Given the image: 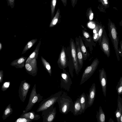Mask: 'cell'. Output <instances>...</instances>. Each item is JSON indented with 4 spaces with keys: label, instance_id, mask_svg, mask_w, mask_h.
Returning a JSON list of instances; mask_svg holds the SVG:
<instances>
[{
    "label": "cell",
    "instance_id": "cell-29",
    "mask_svg": "<svg viewBox=\"0 0 122 122\" xmlns=\"http://www.w3.org/2000/svg\"><path fill=\"white\" fill-rule=\"evenodd\" d=\"M82 34L84 36L87 41L89 42L91 41L90 36L88 32L85 30H82Z\"/></svg>",
    "mask_w": 122,
    "mask_h": 122
},
{
    "label": "cell",
    "instance_id": "cell-28",
    "mask_svg": "<svg viewBox=\"0 0 122 122\" xmlns=\"http://www.w3.org/2000/svg\"><path fill=\"white\" fill-rule=\"evenodd\" d=\"M10 85V82L9 81H6L3 83L2 85L1 89V90L4 92L7 90L9 87Z\"/></svg>",
    "mask_w": 122,
    "mask_h": 122
},
{
    "label": "cell",
    "instance_id": "cell-31",
    "mask_svg": "<svg viewBox=\"0 0 122 122\" xmlns=\"http://www.w3.org/2000/svg\"><path fill=\"white\" fill-rule=\"evenodd\" d=\"M99 30V25H97L93 30V34L98 33Z\"/></svg>",
    "mask_w": 122,
    "mask_h": 122
},
{
    "label": "cell",
    "instance_id": "cell-17",
    "mask_svg": "<svg viewBox=\"0 0 122 122\" xmlns=\"http://www.w3.org/2000/svg\"><path fill=\"white\" fill-rule=\"evenodd\" d=\"M20 117H24L34 121L38 120L41 117L39 115L36 114L33 111L25 113L23 112Z\"/></svg>",
    "mask_w": 122,
    "mask_h": 122
},
{
    "label": "cell",
    "instance_id": "cell-8",
    "mask_svg": "<svg viewBox=\"0 0 122 122\" xmlns=\"http://www.w3.org/2000/svg\"><path fill=\"white\" fill-rule=\"evenodd\" d=\"M99 43L102 51L107 57H109L110 54L109 39L105 29L100 42Z\"/></svg>",
    "mask_w": 122,
    "mask_h": 122
},
{
    "label": "cell",
    "instance_id": "cell-35",
    "mask_svg": "<svg viewBox=\"0 0 122 122\" xmlns=\"http://www.w3.org/2000/svg\"><path fill=\"white\" fill-rule=\"evenodd\" d=\"M33 44V43L32 41H30L29 42L27 43V46L28 47V48L29 49L32 46Z\"/></svg>",
    "mask_w": 122,
    "mask_h": 122
},
{
    "label": "cell",
    "instance_id": "cell-18",
    "mask_svg": "<svg viewBox=\"0 0 122 122\" xmlns=\"http://www.w3.org/2000/svg\"><path fill=\"white\" fill-rule=\"evenodd\" d=\"M79 97L82 108V113H83L88 107L87 97L85 94L83 92Z\"/></svg>",
    "mask_w": 122,
    "mask_h": 122
},
{
    "label": "cell",
    "instance_id": "cell-6",
    "mask_svg": "<svg viewBox=\"0 0 122 122\" xmlns=\"http://www.w3.org/2000/svg\"><path fill=\"white\" fill-rule=\"evenodd\" d=\"M52 105L42 111L41 116L43 122H52L55 119L56 113V107Z\"/></svg>",
    "mask_w": 122,
    "mask_h": 122
},
{
    "label": "cell",
    "instance_id": "cell-37",
    "mask_svg": "<svg viewBox=\"0 0 122 122\" xmlns=\"http://www.w3.org/2000/svg\"><path fill=\"white\" fill-rule=\"evenodd\" d=\"M8 1L11 5H12L14 3V2L15 0H8Z\"/></svg>",
    "mask_w": 122,
    "mask_h": 122
},
{
    "label": "cell",
    "instance_id": "cell-36",
    "mask_svg": "<svg viewBox=\"0 0 122 122\" xmlns=\"http://www.w3.org/2000/svg\"><path fill=\"white\" fill-rule=\"evenodd\" d=\"M24 61V59L23 58H20L18 61V63L19 64H20L23 62Z\"/></svg>",
    "mask_w": 122,
    "mask_h": 122
},
{
    "label": "cell",
    "instance_id": "cell-26",
    "mask_svg": "<svg viewBox=\"0 0 122 122\" xmlns=\"http://www.w3.org/2000/svg\"><path fill=\"white\" fill-rule=\"evenodd\" d=\"M56 3V0H51V8L52 19L54 15Z\"/></svg>",
    "mask_w": 122,
    "mask_h": 122
},
{
    "label": "cell",
    "instance_id": "cell-16",
    "mask_svg": "<svg viewBox=\"0 0 122 122\" xmlns=\"http://www.w3.org/2000/svg\"><path fill=\"white\" fill-rule=\"evenodd\" d=\"M82 113V109L80 103V98H77L74 103L73 112V113L75 116L81 115Z\"/></svg>",
    "mask_w": 122,
    "mask_h": 122
},
{
    "label": "cell",
    "instance_id": "cell-19",
    "mask_svg": "<svg viewBox=\"0 0 122 122\" xmlns=\"http://www.w3.org/2000/svg\"><path fill=\"white\" fill-rule=\"evenodd\" d=\"M96 118L97 122H105V116L102 108L100 106L98 111H97Z\"/></svg>",
    "mask_w": 122,
    "mask_h": 122
},
{
    "label": "cell",
    "instance_id": "cell-32",
    "mask_svg": "<svg viewBox=\"0 0 122 122\" xmlns=\"http://www.w3.org/2000/svg\"><path fill=\"white\" fill-rule=\"evenodd\" d=\"M3 72L2 70L0 71V83H1L3 82Z\"/></svg>",
    "mask_w": 122,
    "mask_h": 122
},
{
    "label": "cell",
    "instance_id": "cell-23",
    "mask_svg": "<svg viewBox=\"0 0 122 122\" xmlns=\"http://www.w3.org/2000/svg\"><path fill=\"white\" fill-rule=\"evenodd\" d=\"M60 14L59 9L57 10L55 16L52 20L50 25V27H52L55 25L58 22Z\"/></svg>",
    "mask_w": 122,
    "mask_h": 122
},
{
    "label": "cell",
    "instance_id": "cell-7",
    "mask_svg": "<svg viewBox=\"0 0 122 122\" xmlns=\"http://www.w3.org/2000/svg\"><path fill=\"white\" fill-rule=\"evenodd\" d=\"M72 84L71 79L69 73L66 71L63 70V72L61 75L60 86L65 90L69 92L71 85Z\"/></svg>",
    "mask_w": 122,
    "mask_h": 122
},
{
    "label": "cell",
    "instance_id": "cell-34",
    "mask_svg": "<svg viewBox=\"0 0 122 122\" xmlns=\"http://www.w3.org/2000/svg\"><path fill=\"white\" fill-rule=\"evenodd\" d=\"M77 0H71L72 5L73 7H74L76 4Z\"/></svg>",
    "mask_w": 122,
    "mask_h": 122
},
{
    "label": "cell",
    "instance_id": "cell-15",
    "mask_svg": "<svg viewBox=\"0 0 122 122\" xmlns=\"http://www.w3.org/2000/svg\"><path fill=\"white\" fill-rule=\"evenodd\" d=\"M76 45L77 46V54L78 63L80 65L79 67V71L82 68L83 64V55L80 48L79 41L78 40H76Z\"/></svg>",
    "mask_w": 122,
    "mask_h": 122
},
{
    "label": "cell",
    "instance_id": "cell-4",
    "mask_svg": "<svg viewBox=\"0 0 122 122\" xmlns=\"http://www.w3.org/2000/svg\"><path fill=\"white\" fill-rule=\"evenodd\" d=\"M43 96L40 94L37 93L36 89V85L35 84L31 90L29 98L28 104L25 110L23 112L25 113L30 110L36 103H39L42 100Z\"/></svg>",
    "mask_w": 122,
    "mask_h": 122
},
{
    "label": "cell",
    "instance_id": "cell-13",
    "mask_svg": "<svg viewBox=\"0 0 122 122\" xmlns=\"http://www.w3.org/2000/svg\"><path fill=\"white\" fill-rule=\"evenodd\" d=\"M60 68L63 69L67 66V60L65 50L62 48L60 53L58 61Z\"/></svg>",
    "mask_w": 122,
    "mask_h": 122
},
{
    "label": "cell",
    "instance_id": "cell-22",
    "mask_svg": "<svg viewBox=\"0 0 122 122\" xmlns=\"http://www.w3.org/2000/svg\"><path fill=\"white\" fill-rule=\"evenodd\" d=\"M99 2L101 3V11L106 13L105 10L109 7V2L108 0H99Z\"/></svg>",
    "mask_w": 122,
    "mask_h": 122
},
{
    "label": "cell",
    "instance_id": "cell-1",
    "mask_svg": "<svg viewBox=\"0 0 122 122\" xmlns=\"http://www.w3.org/2000/svg\"><path fill=\"white\" fill-rule=\"evenodd\" d=\"M57 102L60 113L63 114H66L70 112L73 113L74 103L71 98L65 92L62 93Z\"/></svg>",
    "mask_w": 122,
    "mask_h": 122
},
{
    "label": "cell",
    "instance_id": "cell-24",
    "mask_svg": "<svg viewBox=\"0 0 122 122\" xmlns=\"http://www.w3.org/2000/svg\"><path fill=\"white\" fill-rule=\"evenodd\" d=\"M116 89L118 95L122 94V76L120 77L118 82Z\"/></svg>",
    "mask_w": 122,
    "mask_h": 122
},
{
    "label": "cell",
    "instance_id": "cell-12",
    "mask_svg": "<svg viewBox=\"0 0 122 122\" xmlns=\"http://www.w3.org/2000/svg\"><path fill=\"white\" fill-rule=\"evenodd\" d=\"M96 94L95 84L93 83L89 89V94H86L88 101V107H90L93 104Z\"/></svg>",
    "mask_w": 122,
    "mask_h": 122
},
{
    "label": "cell",
    "instance_id": "cell-30",
    "mask_svg": "<svg viewBox=\"0 0 122 122\" xmlns=\"http://www.w3.org/2000/svg\"><path fill=\"white\" fill-rule=\"evenodd\" d=\"M45 66L46 70L48 72L50 75L51 76V71L50 65L48 62L46 61L45 63Z\"/></svg>",
    "mask_w": 122,
    "mask_h": 122
},
{
    "label": "cell",
    "instance_id": "cell-2",
    "mask_svg": "<svg viewBox=\"0 0 122 122\" xmlns=\"http://www.w3.org/2000/svg\"><path fill=\"white\" fill-rule=\"evenodd\" d=\"M108 35L113 44L117 60L119 61L120 60L118 48L119 39L118 36L117 28L114 23L113 22L109 19H108Z\"/></svg>",
    "mask_w": 122,
    "mask_h": 122
},
{
    "label": "cell",
    "instance_id": "cell-27",
    "mask_svg": "<svg viewBox=\"0 0 122 122\" xmlns=\"http://www.w3.org/2000/svg\"><path fill=\"white\" fill-rule=\"evenodd\" d=\"M33 120L30 119H27L23 117L18 118L15 122H31Z\"/></svg>",
    "mask_w": 122,
    "mask_h": 122
},
{
    "label": "cell",
    "instance_id": "cell-14",
    "mask_svg": "<svg viewBox=\"0 0 122 122\" xmlns=\"http://www.w3.org/2000/svg\"><path fill=\"white\" fill-rule=\"evenodd\" d=\"M117 108L114 113L117 122H120V118L122 113V99L118 95L117 100Z\"/></svg>",
    "mask_w": 122,
    "mask_h": 122
},
{
    "label": "cell",
    "instance_id": "cell-38",
    "mask_svg": "<svg viewBox=\"0 0 122 122\" xmlns=\"http://www.w3.org/2000/svg\"><path fill=\"white\" fill-rule=\"evenodd\" d=\"M67 0H61V1L64 6H66Z\"/></svg>",
    "mask_w": 122,
    "mask_h": 122
},
{
    "label": "cell",
    "instance_id": "cell-9",
    "mask_svg": "<svg viewBox=\"0 0 122 122\" xmlns=\"http://www.w3.org/2000/svg\"><path fill=\"white\" fill-rule=\"evenodd\" d=\"M30 87V84L26 82V80L21 81L19 88L18 93L20 100L22 102H25Z\"/></svg>",
    "mask_w": 122,
    "mask_h": 122
},
{
    "label": "cell",
    "instance_id": "cell-5",
    "mask_svg": "<svg viewBox=\"0 0 122 122\" xmlns=\"http://www.w3.org/2000/svg\"><path fill=\"white\" fill-rule=\"evenodd\" d=\"M99 61L97 58L95 59L90 66L85 69L82 76L80 85L83 84L92 75L96 70Z\"/></svg>",
    "mask_w": 122,
    "mask_h": 122
},
{
    "label": "cell",
    "instance_id": "cell-41",
    "mask_svg": "<svg viewBox=\"0 0 122 122\" xmlns=\"http://www.w3.org/2000/svg\"><path fill=\"white\" fill-rule=\"evenodd\" d=\"M120 122H122V113L121 114L120 118Z\"/></svg>",
    "mask_w": 122,
    "mask_h": 122
},
{
    "label": "cell",
    "instance_id": "cell-42",
    "mask_svg": "<svg viewBox=\"0 0 122 122\" xmlns=\"http://www.w3.org/2000/svg\"><path fill=\"white\" fill-rule=\"evenodd\" d=\"M119 24L120 26H121L122 27V19L119 22Z\"/></svg>",
    "mask_w": 122,
    "mask_h": 122
},
{
    "label": "cell",
    "instance_id": "cell-20",
    "mask_svg": "<svg viewBox=\"0 0 122 122\" xmlns=\"http://www.w3.org/2000/svg\"><path fill=\"white\" fill-rule=\"evenodd\" d=\"M13 112L12 108L11 107L10 104H9L5 108L2 116V118L3 120L6 119L10 116Z\"/></svg>",
    "mask_w": 122,
    "mask_h": 122
},
{
    "label": "cell",
    "instance_id": "cell-33",
    "mask_svg": "<svg viewBox=\"0 0 122 122\" xmlns=\"http://www.w3.org/2000/svg\"><path fill=\"white\" fill-rule=\"evenodd\" d=\"M36 54V52H33L30 56L29 57L27 60V61L28 60H30L31 59L33 58L35 56Z\"/></svg>",
    "mask_w": 122,
    "mask_h": 122
},
{
    "label": "cell",
    "instance_id": "cell-40",
    "mask_svg": "<svg viewBox=\"0 0 122 122\" xmlns=\"http://www.w3.org/2000/svg\"><path fill=\"white\" fill-rule=\"evenodd\" d=\"M93 13L92 12L89 16V19L90 20H92L93 18Z\"/></svg>",
    "mask_w": 122,
    "mask_h": 122
},
{
    "label": "cell",
    "instance_id": "cell-3",
    "mask_svg": "<svg viewBox=\"0 0 122 122\" xmlns=\"http://www.w3.org/2000/svg\"><path fill=\"white\" fill-rule=\"evenodd\" d=\"M62 93L61 91H59L51 95L47 98L44 99L40 103L36 112H42L51 106L54 105L57 102L58 99Z\"/></svg>",
    "mask_w": 122,
    "mask_h": 122
},
{
    "label": "cell",
    "instance_id": "cell-11",
    "mask_svg": "<svg viewBox=\"0 0 122 122\" xmlns=\"http://www.w3.org/2000/svg\"><path fill=\"white\" fill-rule=\"evenodd\" d=\"M70 45L71 54L74 66L76 73L77 75H78L80 71L79 68L76 48L74 41H71Z\"/></svg>",
    "mask_w": 122,
    "mask_h": 122
},
{
    "label": "cell",
    "instance_id": "cell-21",
    "mask_svg": "<svg viewBox=\"0 0 122 122\" xmlns=\"http://www.w3.org/2000/svg\"><path fill=\"white\" fill-rule=\"evenodd\" d=\"M80 48L82 52L84 58L86 59L87 58V53L86 47L84 45L81 37L79 36Z\"/></svg>",
    "mask_w": 122,
    "mask_h": 122
},
{
    "label": "cell",
    "instance_id": "cell-39",
    "mask_svg": "<svg viewBox=\"0 0 122 122\" xmlns=\"http://www.w3.org/2000/svg\"><path fill=\"white\" fill-rule=\"evenodd\" d=\"M120 46L121 51V52L122 55V40H121L120 43Z\"/></svg>",
    "mask_w": 122,
    "mask_h": 122
},
{
    "label": "cell",
    "instance_id": "cell-10",
    "mask_svg": "<svg viewBox=\"0 0 122 122\" xmlns=\"http://www.w3.org/2000/svg\"><path fill=\"white\" fill-rule=\"evenodd\" d=\"M99 78L100 83L102 88L103 94L106 97L107 92V80L106 72L103 68L99 71Z\"/></svg>",
    "mask_w": 122,
    "mask_h": 122
},
{
    "label": "cell",
    "instance_id": "cell-25",
    "mask_svg": "<svg viewBox=\"0 0 122 122\" xmlns=\"http://www.w3.org/2000/svg\"><path fill=\"white\" fill-rule=\"evenodd\" d=\"M104 28L105 26L104 25L102 26L101 24L99 25V30L98 32V37L97 39V41H98L99 43L100 42Z\"/></svg>",
    "mask_w": 122,
    "mask_h": 122
}]
</instances>
